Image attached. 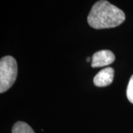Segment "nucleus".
I'll return each mask as SVG.
<instances>
[{
  "instance_id": "1",
  "label": "nucleus",
  "mask_w": 133,
  "mask_h": 133,
  "mask_svg": "<svg viewBox=\"0 0 133 133\" xmlns=\"http://www.w3.org/2000/svg\"><path fill=\"white\" fill-rule=\"evenodd\" d=\"M124 11L106 0H100L92 7L87 22L92 28H112L121 24L125 20Z\"/></svg>"
},
{
  "instance_id": "2",
  "label": "nucleus",
  "mask_w": 133,
  "mask_h": 133,
  "mask_svg": "<svg viewBox=\"0 0 133 133\" xmlns=\"http://www.w3.org/2000/svg\"><path fill=\"white\" fill-rule=\"evenodd\" d=\"M17 63L14 58L7 56L0 61V92L3 93L13 86L17 76Z\"/></svg>"
},
{
  "instance_id": "3",
  "label": "nucleus",
  "mask_w": 133,
  "mask_h": 133,
  "mask_svg": "<svg viewBox=\"0 0 133 133\" xmlns=\"http://www.w3.org/2000/svg\"><path fill=\"white\" fill-rule=\"evenodd\" d=\"M115 60L114 53L109 50H102L95 52L92 57V67H101L107 66Z\"/></svg>"
},
{
  "instance_id": "4",
  "label": "nucleus",
  "mask_w": 133,
  "mask_h": 133,
  "mask_svg": "<svg viewBox=\"0 0 133 133\" xmlns=\"http://www.w3.org/2000/svg\"><path fill=\"white\" fill-rule=\"evenodd\" d=\"M114 69L110 66L101 70L93 78L94 84L98 87L110 85L114 79Z\"/></svg>"
},
{
  "instance_id": "5",
  "label": "nucleus",
  "mask_w": 133,
  "mask_h": 133,
  "mask_svg": "<svg viewBox=\"0 0 133 133\" xmlns=\"http://www.w3.org/2000/svg\"><path fill=\"white\" fill-rule=\"evenodd\" d=\"M12 133H35L33 129L31 128L28 124L22 122L18 121L14 125L12 128Z\"/></svg>"
},
{
  "instance_id": "6",
  "label": "nucleus",
  "mask_w": 133,
  "mask_h": 133,
  "mask_svg": "<svg viewBox=\"0 0 133 133\" xmlns=\"http://www.w3.org/2000/svg\"><path fill=\"white\" fill-rule=\"evenodd\" d=\"M127 96L129 101L133 104V75L131 76L129 81L128 86L127 88Z\"/></svg>"
},
{
  "instance_id": "7",
  "label": "nucleus",
  "mask_w": 133,
  "mask_h": 133,
  "mask_svg": "<svg viewBox=\"0 0 133 133\" xmlns=\"http://www.w3.org/2000/svg\"><path fill=\"white\" fill-rule=\"evenodd\" d=\"M87 62H90V57H88L87 58Z\"/></svg>"
}]
</instances>
